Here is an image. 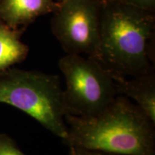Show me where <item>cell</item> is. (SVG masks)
Instances as JSON below:
<instances>
[{
    "label": "cell",
    "mask_w": 155,
    "mask_h": 155,
    "mask_svg": "<svg viewBox=\"0 0 155 155\" xmlns=\"http://www.w3.org/2000/svg\"><path fill=\"white\" fill-rule=\"evenodd\" d=\"M58 65L65 78L64 96L68 114L94 115L118 95L110 73L94 58L67 54Z\"/></svg>",
    "instance_id": "cell-4"
},
{
    "label": "cell",
    "mask_w": 155,
    "mask_h": 155,
    "mask_svg": "<svg viewBox=\"0 0 155 155\" xmlns=\"http://www.w3.org/2000/svg\"><path fill=\"white\" fill-rule=\"evenodd\" d=\"M154 12L102 0L100 39L94 58L111 76L132 77L154 70Z\"/></svg>",
    "instance_id": "cell-2"
},
{
    "label": "cell",
    "mask_w": 155,
    "mask_h": 155,
    "mask_svg": "<svg viewBox=\"0 0 155 155\" xmlns=\"http://www.w3.org/2000/svg\"><path fill=\"white\" fill-rule=\"evenodd\" d=\"M69 155H114L104 153L98 151L86 150V149L79 148V147H71V152Z\"/></svg>",
    "instance_id": "cell-11"
},
{
    "label": "cell",
    "mask_w": 155,
    "mask_h": 155,
    "mask_svg": "<svg viewBox=\"0 0 155 155\" xmlns=\"http://www.w3.org/2000/svg\"><path fill=\"white\" fill-rule=\"evenodd\" d=\"M115 1L152 12H154L155 11V0H115Z\"/></svg>",
    "instance_id": "cell-10"
},
{
    "label": "cell",
    "mask_w": 155,
    "mask_h": 155,
    "mask_svg": "<svg viewBox=\"0 0 155 155\" xmlns=\"http://www.w3.org/2000/svg\"><path fill=\"white\" fill-rule=\"evenodd\" d=\"M69 147L114 155H155L154 124L124 96H116L100 112L65 116Z\"/></svg>",
    "instance_id": "cell-1"
},
{
    "label": "cell",
    "mask_w": 155,
    "mask_h": 155,
    "mask_svg": "<svg viewBox=\"0 0 155 155\" xmlns=\"http://www.w3.org/2000/svg\"><path fill=\"white\" fill-rule=\"evenodd\" d=\"M0 103L18 108L65 140L68 114L59 77L39 71H13L0 78Z\"/></svg>",
    "instance_id": "cell-3"
},
{
    "label": "cell",
    "mask_w": 155,
    "mask_h": 155,
    "mask_svg": "<svg viewBox=\"0 0 155 155\" xmlns=\"http://www.w3.org/2000/svg\"><path fill=\"white\" fill-rule=\"evenodd\" d=\"M118 94L124 95L136 102L155 124L154 71L132 77L111 76Z\"/></svg>",
    "instance_id": "cell-6"
},
{
    "label": "cell",
    "mask_w": 155,
    "mask_h": 155,
    "mask_svg": "<svg viewBox=\"0 0 155 155\" xmlns=\"http://www.w3.org/2000/svg\"><path fill=\"white\" fill-rule=\"evenodd\" d=\"M59 1H62V0H59Z\"/></svg>",
    "instance_id": "cell-12"
},
{
    "label": "cell",
    "mask_w": 155,
    "mask_h": 155,
    "mask_svg": "<svg viewBox=\"0 0 155 155\" xmlns=\"http://www.w3.org/2000/svg\"><path fill=\"white\" fill-rule=\"evenodd\" d=\"M58 5L55 0H3L1 13L9 24H25L40 15L53 12Z\"/></svg>",
    "instance_id": "cell-7"
},
{
    "label": "cell",
    "mask_w": 155,
    "mask_h": 155,
    "mask_svg": "<svg viewBox=\"0 0 155 155\" xmlns=\"http://www.w3.org/2000/svg\"><path fill=\"white\" fill-rule=\"evenodd\" d=\"M0 155H25L9 139L0 137Z\"/></svg>",
    "instance_id": "cell-9"
},
{
    "label": "cell",
    "mask_w": 155,
    "mask_h": 155,
    "mask_svg": "<svg viewBox=\"0 0 155 155\" xmlns=\"http://www.w3.org/2000/svg\"><path fill=\"white\" fill-rule=\"evenodd\" d=\"M102 0H62L51 19L52 32L67 54L95 58L100 39Z\"/></svg>",
    "instance_id": "cell-5"
},
{
    "label": "cell",
    "mask_w": 155,
    "mask_h": 155,
    "mask_svg": "<svg viewBox=\"0 0 155 155\" xmlns=\"http://www.w3.org/2000/svg\"><path fill=\"white\" fill-rule=\"evenodd\" d=\"M28 48L13 31L0 25V71L19 62L25 57Z\"/></svg>",
    "instance_id": "cell-8"
}]
</instances>
